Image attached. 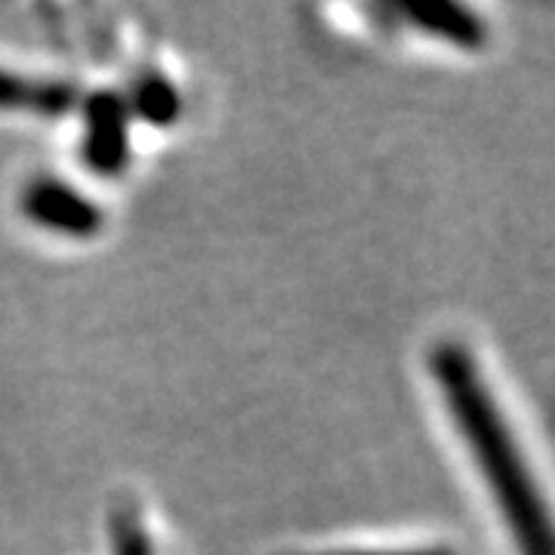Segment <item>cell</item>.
<instances>
[{
    "instance_id": "3",
    "label": "cell",
    "mask_w": 555,
    "mask_h": 555,
    "mask_svg": "<svg viewBox=\"0 0 555 555\" xmlns=\"http://www.w3.org/2000/svg\"><path fill=\"white\" fill-rule=\"evenodd\" d=\"M130 149V112L127 102L115 93H96L87 102V137H83V160L102 173L115 177L127 164Z\"/></svg>"
},
{
    "instance_id": "4",
    "label": "cell",
    "mask_w": 555,
    "mask_h": 555,
    "mask_svg": "<svg viewBox=\"0 0 555 555\" xmlns=\"http://www.w3.org/2000/svg\"><path fill=\"white\" fill-rule=\"evenodd\" d=\"M401 20H408L414 28L436 35L441 40H451L456 47H478L485 43V22L463 3L448 0H426V3H401L392 7Z\"/></svg>"
},
{
    "instance_id": "1",
    "label": "cell",
    "mask_w": 555,
    "mask_h": 555,
    "mask_svg": "<svg viewBox=\"0 0 555 555\" xmlns=\"http://www.w3.org/2000/svg\"><path fill=\"white\" fill-rule=\"evenodd\" d=\"M429 364L456 429L466 438L500 513L516 537L518 553L553 555V528L546 506L473 356L456 343H441Z\"/></svg>"
},
{
    "instance_id": "7",
    "label": "cell",
    "mask_w": 555,
    "mask_h": 555,
    "mask_svg": "<svg viewBox=\"0 0 555 555\" xmlns=\"http://www.w3.org/2000/svg\"><path fill=\"white\" fill-rule=\"evenodd\" d=\"M112 534H115V555H155L152 540L133 513H120L112 525Z\"/></svg>"
},
{
    "instance_id": "6",
    "label": "cell",
    "mask_w": 555,
    "mask_h": 555,
    "mask_svg": "<svg viewBox=\"0 0 555 555\" xmlns=\"http://www.w3.org/2000/svg\"><path fill=\"white\" fill-rule=\"evenodd\" d=\"M133 105L145 120H152L155 127H167L179 115L177 90L164 78H145L133 93Z\"/></svg>"
},
{
    "instance_id": "2",
    "label": "cell",
    "mask_w": 555,
    "mask_h": 555,
    "mask_svg": "<svg viewBox=\"0 0 555 555\" xmlns=\"http://www.w3.org/2000/svg\"><path fill=\"white\" fill-rule=\"evenodd\" d=\"M22 210L31 222L68 238H90L102 229L100 207L60 179L31 182L22 195Z\"/></svg>"
},
{
    "instance_id": "5",
    "label": "cell",
    "mask_w": 555,
    "mask_h": 555,
    "mask_svg": "<svg viewBox=\"0 0 555 555\" xmlns=\"http://www.w3.org/2000/svg\"><path fill=\"white\" fill-rule=\"evenodd\" d=\"M78 102L68 83L31 80L0 68V108L7 112H35V115H65Z\"/></svg>"
},
{
    "instance_id": "8",
    "label": "cell",
    "mask_w": 555,
    "mask_h": 555,
    "mask_svg": "<svg viewBox=\"0 0 555 555\" xmlns=\"http://www.w3.org/2000/svg\"><path fill=\"white\" fill-rule=\"evenodd\" d=\"M337 555H451L444 550H408V553H337Z\"/></svg>"
}]
</instances>
